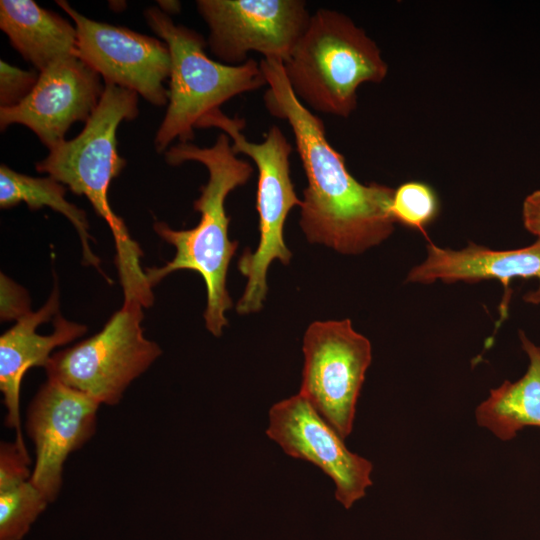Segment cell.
<instances>
[{"instance_id":"52a82bcc","label":"cell","mask_w":540,"mask_h":540,"mask_svg":"<svg viewBox=\"0 0 540 540\" xmlns=\"http://www.w3.org/2000/svg\"><path fill=\"white\" fill-rule=\"evenodd\" d=\"M143 308L137 301H124L98 333L52 354L44 368L47 377L101 404H118L130 383L162 353L144 336Z\"/></svg>"},{"instance_id":"2e32d148","label":"cell","mask_w":540,"mask_h":540,"mask_svg":"<svg viewBox=\"0 0 540 540\" xmlns=\"http://www.w3.org/2000/svg\"><path fill=\"white\" fill-rule=\"evenodd\" d=\"M0 28L11 45L38 72L76 55L75 26L32 0H1Z\"/></svg>"},{"instance_id":"3957f363","label":"cell","mask_w":540,"mask_h":540,"mask_svg":"<svg viewBox=\"0 0 540 540\" xmlns=\"http://www.w3.org/2000/svg\"><path fill=\"white\" fill-rule=\"evenodd\" d=\"M138 114L136 92L105 84L99 104L81 133L49 150L47 157L36 163L35 168L89 200L113 234L115 264L124 297L145 299L151 295L152 288L140 264L142 250L108 200L110 184L126 164L117 149L118 126Z\"/></svg>"},{"instance_id":"44dd1931","label":"cell","mask_w":540,"mask_h":540,"mask_svg":"<svg viewBox=\"0 0 540 540\" xmlns=\"http://www.w3.org/2000/svg\"><path fill=\"white\" fill-rule=\"evenodd\" d=\"M27 450L15 442L0 444V494L9 492L29 481L32 471Z\"/></svg>"},{"instance_id":"7c38bea8","label":"cell","mask_w":540,"mask_h":540,"mask_svg":"<svg viewBox=\"0 0 540 540\" xmlns=\"http://www.w3.org/2000/svg\"><path fill=\"white\" fill-rule=\"evenodd\" d=\"M95 398L48 378L27 409L26 431L35 446L30 481L52 503L62 487L64 463L95 433Z\"/></svg>"},{"instance_id":"ba28073f","label":"cell","mask_w":540,"mask_h":540,"mask_svg":"<svg viewBox=\"0 0 540 540\" xmlns=\"http://www.w3.org/2000/svg\"><path fill=\"white\" fill-rule=\"evenodd\" d=\"M304 367L299 394L345 440L372 360L370 341L350 319L315 321L303 337Z\"/></svg>"},{"instance_id":"ac0fdd59","label":"cell","mask_w":540,"mask_h":540,"mask_svg":"<svg viewBox=\"0 0 540 540\" xmlns=\"http://www.w3.org/2000/svg\"><path fill=\"white\" fill-rule=\"evenodd\" d=\"M65 193L64 185L50 176L32 177L18 173L5 164L0 166V207L6 209L24 202L31 210L47 206L65 216L79 235L83 263L94 266L106 278L100 268V259L90 248L86 213L68 202Z\"/></svg>"},{"instance_id":"8992f818","label":"cell","mask_w":540,"mask_h":540,"mask_svg":"<svg viewBox=\"0 0 540 540\" xmlns=\"http://www.w3.org/2000/svg\"><path fill=\"white\" fill-rule=\"evenodd\" d=\"M245 120L229 117L220 109L203 117L197 128L215 127L231 140L236 154L252 159L257 172L256 209L259 216V243L253 251L240 257L238 268L247 278L244 292L236 305L239 314L258 312L263 307L268 286L267 271L275 260L286 265L292 253L284 240L288 214L301 206L290 174L292 145L276 125L264 134L263 141H249L243 134Z\"/></svg>"},{"instance_id":"5bb4252c","label":"cell","mask_w":540,"mask_h":540,"mask_svg":"<svg viewBox=\"0 0 540 540\" xmlns=\"http://www.w3.org/2000/svg\"><path fill=\"white\" fill-rule=\"evenodd\" d=\"M59 289L54 288L36 312L22 316L0 337V390L7 409L5 425L16 431V442L27 450L20 420V391L25 373L32 367L45 368L52 351L83 336L87 327L58 313Z\"/></svg>"},{"instance_id":"cb8c5ba5","label":"cell","mask_w":540,"mask_h":540,"mask_svg":"<svg viewBox=\"0 0 540 540\" xmlns=\"http://www.w3.org/2000/svg\"><path fill=\"white\" fill-rule=\"evenodd\" d=\"M522 220L525 229L540 238V189L525 198L522 206Z\"/></svg>"},{"instance_id":"9c48e42d","label":"cell","mask_w":540,"mask_h":540,"mask_svg":"<svg viewBox=\"0 0 540 540\" xmlns=\"http://www.w3.org/2000/svg\"><path fill=\"white\" fill-rule=\"evenodd\" d=\"M196 7L209 27L210 51L231 66L251 51L285 62L311 17L303 0H198Z\"/></svg>"},{"instance_id":"e0dca14e","label":"cell","mask_w":540,"mask_h":540,"mask_svg":"<svg viewBox=\"0 0 540 540\" xmlns=\"http://www.w3.org/2000/svg\"><path fill=\"white\" fill-rule=\"evenodd\" d=\"M518 334L529 360L525 374L515 382L505 380L491 389L475 412L477 424L502 441L514 439L525 427L540 428V346L522 330Z\"/></svg>"},{"instance_id":"30bf717a","label":"cell","mask_w":540,"mask_h":540,"mask_svg":"<svg viewBox=\"0 0 540 540\" xmlns=\"http://www.w3.org/2000/svg\"><path fill=\"white\" fill-rule=\"evenodd\" d=\"M56 3L74 21L76 56L104 80L132 90L156 106L168 104L163 82L170 77L171 58L163 40L87 18L67 1Z\"/></svg>"},{"instance_id":"d6986e66","label":"cell","mask_w":540,"mask_h":540,"mask_svg":"<svg viewBox=\"0 0 540 540\" xmlns=\"http://www.w3.org/2000/svg\"><path fill=\"white\" fill-rule=\"evenodd\" d=\"M49 503L30 480L0 494V540H22Z\"/></svg>"},{"instance_id":"7a4b0ae2","label":"cell","mask_w":540,"mask_h":540,"mask_svg":"<svg viewBox=\"0 0 540 540\" xmlns=\"http://www.w3.org/2000/svg\"><path fill=\"white\" fill-rule=\"evenodd\" d=\"M169 165L188 161L204 165L208 181L200 188L194 209L200 213L198 224L191 229L175 230L165 222L154 223L155 232L176 249L174 258L162 267L147 268L145 274L151 287L178 270L197 272L206 287L205 326L214 336H221L228 325L225 313L232 307L226 287L227 272L238 248L229 239L230 218L225 210L227 196L246 184L253 172L252 165L233 150L230 138L221 132L210 147L191 142L177 143L164 154Z\"/></svg>"},{"instance_id":"9a60e30c","label":"cell","mask_w":540,"mask_h":540,"mask_svg":"<svg viewBox=\"0 0 540 540\" xmlns=\"http://www.w3.org/2000/svg\"><path fill=\"white\" fill-rule=\"evenodd\" d=\"M516 278L539 279V289L526 300L540 303V238L530 246L513 250H492L473 242L464 249L452 250L430 242L426 259L410 270L406 282L431 284L441 280L450 284L495 279L507 292Z\"/></svg>"},{"instance_id":"5b68a950","label":"cell","mask_w":540,"mask_h":540,"mask_svg":"<svg viewBox=\"0 0 540 540\" xmlns=\"http://www.w3.org/2000/svg\"><path fill=\"white\" fill-rule=\"evenodd\" d=\"M144 15L167 44L171 58L167 110L154 140L157 152H166L175 139L192 141L203 117L233 97L267 85L260 63L254 59L237 66L212 60L200 33L176 25L157 7L148 8Z\"/></svg>"},{"instance_id":"6da1fadb","label":"cell","mask_w":540,"mask_h":540,"mask_svg":"<svg viewBox=\"0 0 540 540\" xmlns=\"http://www.w3.org/2000/svg\"><path fill=\"white\" fill-rule=\"evenodd\" d=\"M259 63L267 83L265 107L290 126L307 179L299 207L306 239L346 255L381 244L394 231L390 213L394 189L355 179L344 156L328 141L322 119L292 91L283 62L262 58Z\"/></svg>"},{"instance_id":"7402d4cb","label":"cell","mask_w":540,"mask_h":540,"mask_svg":"<svg viewBox=\"0 0 540 540\" xmlns=\"http://www.w3.org/2000/svg\"><path fill=\"white\" fill-rule=\"evenodd\" d=\"M39 73L27 71L0 61V108L21 103L37 83Z\"/></svg>"},{"instance_id":"ffe728a7","label":"cell","mask_w":540,"mask_h":540,"mask_svg":"<svg viewBox=\"0 0 540 540\" xmlns=\"http://www.w3.org/2000/svg\"><path fill=\"white\" fill-rule=\"evenodd\" d=\"M439 209L437 194L424 182L408 181L394 189L390 213L395 223L425 232L438 216Z\"/></svg>"},{"instance_id":"603a6c76","label":"cell","mask_w":540,"mask_h":540,"mask_svg":"<svg viewBox=\"0 0 540 540\" xmlns=\"http://www.w3.org/2000/svg\"><path fill=\"white\" fill-rule=\"evenodd\" d=\"M2 321L18 320L30 312V299L27 291L1 273L0 276Z\"/></svg>"},{"instance_id":"4fadbf2b","label":"cell","mask_w":540,"mask_h":540,"mask_svg":"<svg viewBox=\"0 0 540 540\" xmlns=\"http://www.w3.org/2000/svg\"><path fill=\"white\" fill-rule=\"evenodd\" d=\"M100 75L72 55L39 72L37 83L18 105L0 108V127L21 124L51 150L74 122H87L103 95Z\"/></svg>"},{"instance_id":"d4e9b609","label":"cell","mask_w":540,"mask_h":540,"mask_svg":"<svg viewBox=\"0 0 540 540\" xmlns=\"http://www.w3.org/2000/svg\"><path fill=\"white\" fill-rule=\"evenodd\" d=\"M157 3L160 9L169 16L180 11L181 4L178 1H157Z\"/></svg>"},{"instance_id":"8fae6325","label":"cell","mask_w":540,"mask_h":540,"mask_svg":"<svg viewBox=\"0 0 540 540\" xmlns=\"http://www.w3.org/2000/svg\"><path fill=\"white\" fill-rule=\"evenodd\" d=\"M267 436L289 456L308 461L335 484V498L349 509L372 485V463L351 452L338 432L299 393L269 410Z\"/></svg>"},{"instance_id":"277c9868","label":"cell","mask_w":540,"mask_h":540,"mask_svg":"<svg viewBox=\"0 0 540 540\" xmlns=\"http://www.w3.org/2000/svg\"><path fill=\"white\" fill-rule=\"evenodd\" d=\"M286 79L309 109L347 118L364 83H381L388 65L376 42L342 12L320 8L283 62Z\"/></svg>"}]
</instances>
